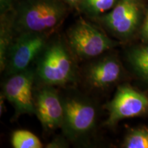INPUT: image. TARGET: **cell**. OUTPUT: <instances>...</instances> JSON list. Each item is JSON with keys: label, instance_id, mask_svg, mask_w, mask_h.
<instances>
[{"label": "cell", "instance_id": "cell-1", "mask_svg": "<svg viewBox=\"0 0 148 148\" xmlns=\"http://www.w3.org/2000/svg\"><path fill=\"white\" fill-rule=\"evenodd\" d=\"M66 13L61 0H23L13 16L14 29L48 35L60 25Z\"/></svg>", "mask_w": 148, "mask_h": 148}, {"label": "cell", "instance_id": "cell-12", "mask_svg": "<svg viewBox=\"0 0 148 148\" xmlns=\"http://www.w3.org/2000/svg\"><path fill=\"white\" fill-rule=\"evenodd\" d=\"M127 59L136 75L148 84V44L132 48Z\"/></svg>", "mask_w": 148, "mask_h": 148}, {"label": "cell", "instance_id": "cell-4", "mask_svg": "<svg viewBox=\"0 0 148 148\" xmlns=\"http://www.w3.org/2000/svg\"><path fill=\"white\" fill-rule=\"evenodd\" d=\"M142 16L143 6L140 0H118L110 11L98 18L114 36L127 38L137 30Z\"/></svg>", "mask_w": 148, "mask_h": 148}, {"label": "cell", "instance_id": "cell-3", "mask_svg": "<svg viewBox=\"0 0 148 148\" xmlns=\"http://www.w3.org/2000/svg\"><path fill=\"white\" fill-rule=\"evenodd\" d=\"M67 39L71 52L80 59L97 57L115 45L104 33L83 19L71 27Z\"/></svg>", "mask_w": 148, "mask_h": 148}, {"label": "cell", "instance_id": "cell-14", "mask_svg": "<svg viewBox=\"0 0 148 148\" xmlns=\"http://www.w3.org/2000/svg\"><path fill=\"white\" fill-rule=\"evenodd\" d=\"M11 143L14 148H41L42 144L36 135L27 130H16L12 133Z\"/></svg>", "mask_w": 148, "mask_h": 148}, {"label": "cell", "instance_id": "cell-7", "mask_svg": "<svg viewBox=\"0 0 148 148\" xmlns=\"http://www.w3.org/2000/svg\"><path fill=\"white\" fill-rule=\"evenodd\" d=\"M64 116L62 127L68 138H77L88 134L96 121V110L89 101L73 97L63 102Z\"/></svg>", "mask_w": 148, "mask_h": 148}, {"label": "cell", "instance_id": "cell-16", "mask_svg": "<svg viewBox=\"0 0 148 148\" xmlns=\"http://www.w3.org/2000/svg\"><path fill=\"white\" fill-rule=\"evenodd\" d=\"M14 0H0V12L1 14L8 13L13 6Z\"/></svg>", "mask_w": 148, "mask_h": 148}, {"label": "cell", "instance_id": "cell-15", "mask_svg": "<svg viewBox=\"0 0 148 148\" xmlns=\"http://www.w3.org/2000/svg\"><path fill=\"white\" fill-rule=\"evenodd\" d=\"M123 147L125 148H148L147 127H138L130 130L125 136Z\"/></svg>", "mask_w": 148, "mask_h": 148}, {"label": "cell", "instance_id": "cell-2", "mask_svg": "<svg viewBox=\"0 0 148 148\" xmlns=\"http://www.w3.org/2000/svg\"><path fill=\"white\" fill-rule=\"evenodd\" d=\"M36 73L40 80L48 85H63L73 80L75 76L73 60L62 42H55L43 49Z\"/></svg>", "mask_w": 148, "mask_h": 148}, {"label": "cell", "instance_id": "cell-10", "mask_svg": "<svg viewBox=\"0 0 148 148\" xmlns=\"http://www.w3.org/2000/svg\"><path fill=\"white\" fill-rule=\"evenodd\" d=\"M121 75V66L119 61L113 57H106L90 66L87 78L94 87L103 88L119 80Z\"/></svg>", "mask_w": 148, "mask_h": 148}, {"label": "cell", "instance_id": "cell-6", "mask_svg": "<svg viewBox=\"0 0 148 148\" xmlns=\"http://www.w3.org/2000/svg\"><path fill=\"white\" fill-rule=\"evenodd\" d=\"M108 117L105 124L114 126L122 119L142 116L148 112V97L129 86H121L107 103Z\"/></svg>", "mask_w": 148, "mask_h": 148}, {"label": "cell", "instance_id": "cell-8", "mask_svg": "<svg viewBox=\"0 0 148 148\" xmlns=\"http://www.w3.org/2000/svg\"><path fill=\"white\" fill-rule=\"evenodd\" d=\"M34 70L28 68L10 75L3 84V96L13 105L17 115L35 114L32 97Z\"/></svg>", "mask_w": 148, "mask_h": 148}, {"label": "cell", "instance_id": "cell-17", "mask_svg": "<svg viewBox=\"0 0 148 148\" xmlns=\"http://www.w3.org/2000/svg\"><path fill=\"white\" fill-rule=\"evenodd\" d=\"M140 36L144 40H148V11L140 29Z\"/></svg>", "mask_w": 148, "mask_h": 148}, {"label": "cell", "instance_id": "cell-5", "mask_svg": "<svg viewBox=\"0 0 148 148\" xmlns=\"http://www.w3.org/2000/svg\"><path fill=\"white\" fill-rule=\"evenodd\" d=\"M47 35L35 32H21L14 38L6 60L7 74L12 75L28 69L31 62L45 48Z\"/></svg>", "mask_w": 148, "mask_h": 148}, {"label": "cell", "instance_id": "cell-19", "mask_svg": "<svg viewBox=\"0 0 148 148\" xmlns=\"http://www.w3.org/2000/svg\"><path fill=\"white\" fill-rule=\"evenodd\" d=\"M64 2L71 7H79L82 0H63Z\"/></svg>", "mask_w": 148, "mask_h": 148}, {"label": "cell", "instance_id": "cell-9", "mask_svg": "<svg viewBox=\"0 0 148 148\" xmlns=\"http://www.w3.org/2000/svg\"><path fill=\"white\" fill-rule=\"evenodd\" d=\"M34 105L35 114L45 130H52L62 126L63 101L54 89L49 86L42 88L36 96Z\"/></svg>", "mask_w": 148, "mask_h": 148}, {"label": "cell", "instance_id": "cell-11", "mask_svg": "<svg viewBox=\"0 0 148 148\" xmlns=\"http://www.w3.org/2000/svg\"><path fill=\"white\" fill-rule=\"evenodd\" d=\"M13 17L10 18L8 13L1 15V31H0V65L1 70H4L8 51L14 41Z\"/></svg>", "mask_w": 148, "mask_h": 148}, {"label": "cell", "instance_id": "cell-13", "mask_svg": "<svg viewBox=\"0 0 148 148\" xmlns=\"http://www.w3.org/2000/svg\"><path fill=\"white\" fill-rule=\"evenodd\" d=\"M118 0H82L79 5L84 13L93 17H99L110 11Z\"/></svg>", "mask_w": 148, "mask_h": 148}, {"label": "cell", "instance_id": "cell-18", "mask_svg": "<svg viewBox=\"0 0 148 148\" xmlns=\"http://www.w3.org/2000/svg\"><path fill=\"white\" fill-rule=\"evenodd\" d=\"M66 144L62 139H55L53 140L52 142H51L50 143H49L47 146V147H66Z\"/></svg>", "mask_w": 148, "mask_h": 148}]
</instances>
